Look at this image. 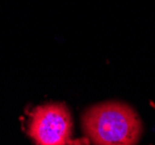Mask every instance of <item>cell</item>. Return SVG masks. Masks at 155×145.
<instances>
[{
	"mask_svg": "<svg viewBox=\"0 0 155 145\" xmlns=\"http://www.w3.org/2000/svg\"><path fill=\"white\" fill-rule=\"evenodd\" d=\"M82 128L96 145L138 144L143 132L138 113L120 101H105L87 108L82 116Z\"/></svg>",
	"mask_w": 155,
	"mask_h": 145,
	"instance_id": "1",
	"label": "cell"
},
{
	"mask_svg": "<svg viewBox=\"0 0 155 145\" xmlns=\"http://www.w3.org/2000/svg\"><path fill=\"white\" fill-rule=\"evenodd\" d=\"M72 131V116L68 106L63 102L45 103L31 112L28 135L35 144H69Z\"/></svg>",
	"mask_w": 155,
	"mask_h": 145,
	"instance_id": "2",
	"label": "cell"
}]
</instances>
